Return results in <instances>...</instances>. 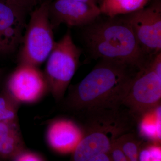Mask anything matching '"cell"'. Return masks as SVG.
<instances>
[{
    "instance_id": "obj_16",
    "label": "cell",
    "mask_w": 161,
    "mask_h": 161,
    "mask_svg": "<svg viewBox=\"0 0 161 161\" xmlns=\"http://www.w3.org/2000/svg\"><path fill=\"white\" fill-rule=\"evenodd\" d=\"M21 105L5 90L0 91V122H19L18 113Z\"/></svg>"
},
{
    "instance_id": "obj_23",
    "label": "cell",
    "mask_w": 161,
    "mask_h": 161,
    "mask_svg": "<svg viewBox=\"0 0 161 161\" xmlns=\"http://www.w3.org/2000/svg\"><path fill=\"white\" fill-rule=\"evenodd\" d=\"M3 70L0 69V86H1V83H2V80H3Z\"/></svg>"
},
{
    "instance_id": "obj_25",
    "label": "cell",
    "mask_w": 161,
    "mask_h": 161,
    "mask_svg": "<svg viewBox=\"0 0 161 161\" xmlns=\"http://www.w3.org/2000/svg\"><path fill=\"white\" fill-rule=\"evenodd\" d=\"M102 0H100V2H101Z\"/></svg>"
},
{
    "instance_id": "obj_18",
    "label": "cell",
    "mask_w": 161,
    "mask_h": 161,
    "mask_svg": "<svg viewBox=\"0 0 161 161\" xmlns=\"http://www.w3.org/2000/svg\"><path fill=\"white\" fill-rule=\"evenodd\" d=\"M51 1L52 0H8L6 2L16 6L27 14L38 6Z\"/></svg>"
},
{
    "instance_id": "obj_9",
    "label": "cell",
    "mask_w": 161,
    "mask_h": 161,
    "mask_svg": "<svg viewBox=\"0 0 161 161\" xmlns=\"http://www.w3.org/2000/svg\"><path fill=\"white\" fill-rule=\"evenodd\" d=\"M49 19L53 29L60 24L81 27L93 22L101 15L98 5L74 0H52Z\"/></svg>"
},
{
    "instance_id": "obj_2",
    "label": "cell",
    "mask_w": 161,
    "mask_h": 161,
    "mask_svg": "<svg viewBox=\"0 0 161 161\" xmlns=\"http://www.w3.org/2000/svg\"><path fill=\"white\" fill-rule=\"evenodd\" d=\"M99 16L81 27L80 39L92 59L114 60L138 69L150 61L123 16Z\"/></svg>"
},
{
    "instance_id": "obj_11",
    "label": "cell",
    "mask_w": 161,
    "mask_h": 161,
    "mask_svg": "<svg viewBox=\"0 0 161 161\" xmlns=\"http://www.w3.org/2000/svg\"><path fill=\"white\" fill-rule=\"evenodd\" d=\"M83 135L81 125L69 118L60 117L52 120L45 133L48 147L61 154L73 153Z\"/></svg>"
},
{
    "instance_id": "obj_7",
    "label": "cell",
    "mask_w": 161,
    "mask_h": 161,
    "mask_svg": "<svg viewBox=\"0 0 161 161\" xmlns=\"http://www.w3.org/2000/svg\"><path fill=\"white\" fill-rule=\"evenodd\" d=\"M3 89L20 105L37 103L50 92L39 67L21 64L6 78Z\"/></svg>"
},
{
    "instance_id": "obj_5",
    "label": "cell",
    "mask_w": 161,
    "mask_h": 161,
    "mask_svg": "<svg viewBox=\"0 0 161 161\" xmlns=\"http://www.w3.org/2000/svg\"><path fill=\"white\" fill-rule=\"evenodd\" d=\"M82 51L73 40L68 30L62 38L55 42L47 59L44 76L50 92L55 100H62L71 80L78 69Z\"/></svg>"
},
{
    "instance_id": "obj_22",
    "label": "cell",
    "mask_w": 161,
    "mask_h": 161,
    "mask_svg": "<svg viewBox=\"0 0 161 161\" xmlns=\"http://www.w3.org/2000/svg\"><path fill=\"white\" fill-rule=\"evenodd\" d=\"M74 1H79V2H83V3H90V4L96 5H97V3L98 2H100V0H74Z\"/></svg>"
},
{
    "instance_id": "obj_3",
    "label": "cell",
    "mask_w": 161,
    "mask_h": 161,
    "mask_svg": "<svg viewBox=\"0 0 161 161\" xmlns=\"http://www.w3.org/2000/svg\"><path fill=\"white\" fill-rule=\"evenodd\" d=\"M79 117L83 121V135L72 153L75 161H90L98 153H109L113 143L123 134L135 131L136 126L135 117L121 108L89 112Z\"/></svg>"
},
{
    "instance_id": "obj_17",
    "label": "cell",
    "mask_w": 161,
    "mask_h": 161,
    "mask_svg": "<svg viewBox=\"0 0 161 161\" xmlns=\"http://www.w3.org/2000/svg\"><path fill=\"white\" fill-rule=\"evenodd\" d=\"M161 154L159 143L144 142L139 153L138 161H161Z\"/></svg>"
},
{
    "instance_id": "obj_21",
    "label": "cell",
    "mask_w": 161,
    "mask_h": 161,
    "mask_svg": "<svg viewBox=\"0 0 161 161\" xmlns=\"http://www.w3.org/2000/svg\"><path fill=\"white\" fill-rule=\"evenodd\" d=\"M111 157L109 153H101L96 154L91 158L90 161H111Z\"/></svg>"
},
{
    "instance_id": "obj_19",
    "label": "cell",
    "mask_w": 161,
    "mask_h": 161,
    "mask_svg": "<svg viewBox=\"0 0 161 161\" xmlns=\"http://www.w3.org/2000/svg\"><path fill=\"white\" fill-rule=\"evenodd\" d=\"M46 158L39 153L28 150L24 148L14 157L11 161H43Z\"/></svg>"
},
{
    "instance_id": "obj_6",
    "label": "cell",
    "mask_w": 161,
    "mask_h": 161,
    "mask_svg": "<svg viewBox=\"0 0 161 161\" xmlns=\"http://www.w3.org/2000/svg\"><path fill=\"white\" fill-rule=\"evenodd\" d=\"M150 60L136 73L122 103L136 120L144 112L161 105V77L153 69Z\"/></svg>"
},
{
    "instance_id": "obj_1",
    "label": "cell",
    "mask_w": 161,
    "mask_h": 161,
    "mask_svg": "<svg viewBox=\"0 0 161 161\" xmlns=\"http://www.w3.org/2000/svg\"><path fill=\"white\" fill-rule=\"evenodd\" d=\"M138 69L126 64L99 60L79 83L69 87L65 109L78 116L122 106Z\"/></svg>"
},
{
    "instance_id": "obj_24",
    "label": "cell",
    "mask_w": 161,
    "mask_h": 161,
    "mask_svg": "<svg viewBox=\"0 0 161 161\" xmlns=\"http://www.w3.org/2000/svg\"><path fill=\"white\" fill-rule=\"evenodd\" d=\"M3 1H5V2H7V1H8V0H3Z\"/></svg>"
},
{
    "instance_id": "obj_14",
    "label": "cell",
    "mask_w": 161,
    "mask_h": 161,
    "mask_svg": "<svg viewBox=\"0 0 161 161\" xmlns=\"http://www.w3.org/2000/svg\"><path fill=\"white\" fill-rule=\"evenodd\" d=\"M150 0H102L101 14L113 18L129 14L146 7Z\"/></svg>"
},
{
    "instance_id": "obj_13",
    "label": "cell",
    "mask_w": 161,
    "mask_h": 161,
    "mask_svg": "<svg viewBox=\"0 0 161 161\" xmlns=\"http://www.w3.org/2000/svg\"><path fill=\"white\" fill-rule=\"evenodd\" d=\"M137 133L143 139L159 143L161 141V105L144 112L137 118Z\"/></svg>"
},
{
    "instance_id": "obj_4",
    "label": "cell",
    "mask_w": 161,
    "mask_h": 161,
    "mask_svg": "<svg viewBox=\"0 0 161 161\" xmlns=\"http://www.w3.org/2000/svg\"><path fill=\"white\" fill-rule=\"evenodd\" d=\"M45 2L32 10L18 54V63L39 67L45 62L55 42L49 19V4Z\"/></svg>"
},
{
    "instance_id": "obj_10",
    "label": "cell",
    "mask_w": 161,
    "mask_h": 161,
    "mask_svg": "<svg viewBox=\"0 0 161 161\" xmlns=\"http://www.w3.org/2000/svg\"><path fill=\"white\" fill-rule=\"evenodd\" d=\"M26 15L16 6L0 0V54L11 53L20 46Z\"/></svg>"
},
{
    "instance_id": "obj_20",
    "label": "cell",
    "mask_w": 161,
    "mask_h": 161,
    "mask_svg": "<svg viewBox=\"0 0 161 161\" xmlns=\"http://www.w3.org/2000/svg\"><path fill=\"white\" fill-rule=\"evenodd\" d=\"M109 154L112 161H129L117 139L113 143L111 146Z\"/></svg>"
},
{
    "instance_id": "obj_15",
    "label": "cell",
    "mask_w": 161,
    "mask_h": 161,
    "mask_svg": "<svg viewBox=\"0 0 161 161\" xmlns=\"http://www.w3.org/2000/svg\"><path fill=\"white\" fill-rule=\"evenodd\" d=\"M129 161H138L139 153L145 141L135 131L123 134L117 139Z\"/></svg>"
},
{
    "instance_id": "obj_8",
    "label": "cell",
    "mask_w": 161,
    "mask_h": 161,
    "mask_svg": "<svg viewBox=\"0 0 161 161\" xmlns=\"http://www.w3.org/2000/svg\"><path fill=\"white\" fill-rule=\"evenodd\" d=\"M132 27L142 50L152 58L161 52V4L158 0L143 9L123 15Z\"/></svg>"
},
{
    "instance_id": "obj_12",
    "label": "cell",
    "mask_w": 161,
    "mask_h": 161,
    "mask_svg": "<svg viewBox=\"0 0 161 161\" xmlns=\"http://www.w3.org/2000/svg\"><path fill=\"white\" fill-rule=\"evenodd\" d=\"M24 148L19 122H0V159L11 160Z\"/></svg>"
}]
</instances>
